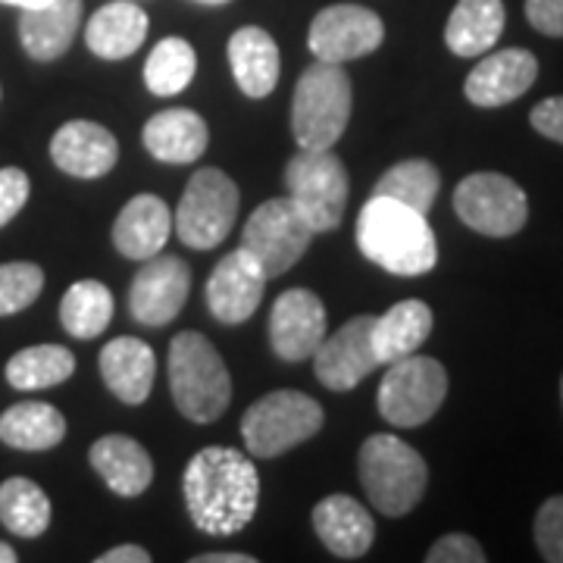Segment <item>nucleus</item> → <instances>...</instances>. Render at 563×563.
<instances>
[{
  "mask_svg": "<svg viewBox=\"0 0 563 563\" xmlns=\"http://www.w3.org/2000/svg\"><path fill=\"white\" fill-rule=\"evenodd\" d=\"M442 188V176L435 169V163L429 161H401L391 169H385L383 179L376 181L373 195L379 198H391V201L404 203L417 213H429L435 207Z\"/></svg>",
  "mask_w": 563,
  "mask_h": 563,
  "instance_id": "72a5a7b5",
  "label": "nucleus"
},
{
  "mask_svg": "<svg viewBox=\"0 0 563 563\" xmlns=\"http://www.w3.org/2000/svg\"><path fill=\"white\" fill-rule=\"evenodd\" d=\"M322 422H325V413L317 398L295 388H279V391L263 395L261 401H254L244 410V448L254 457L269 461L313 439L322 429Z\"/></svg>",
  "mask_w": 563,
  "mask_h": 563,
  "instance_id": "423d86ee",
  "label": "nucleus"
},
{
  "mask_svg": "<svg viewBox=\"0 0 563 563\" xmlns=\"http://www.w3.org/2000/svg\"><path fill=\"white\" fill-rule=\"evenodd\" d=\"M141 141L154 161L181 166V163H195L207 151L210 129L201 113L188 107H169L147 120Z\"/></svg>",
  "mask_w": 563,
  "mask_h": 563,
  "instance_id": "b1692460",
  "label": "nucleus"
},
{
  "mask_svg": "<svg viewBox=\"0 0 563 563\" xmlns=\"http://www.w3.org/2000/svg\"><path fill=\"white\" fill-rule=\"evenodd\" d=\"M561 398H563V379H561Z\"/></svg>",
  "mask_w": 563,
  "mask_h": 563,
  "instance_id": "49530a36",
  "label": "nucleus"
},
{
  "mask_svg": "<svg viewBox=\"0 0 563 563\" xmlns=\"http://www.w3.org/2000/svg\"><path fill=\"white\" fill-rule=\"evenodd\" d=\"M7 7H20V10H32V7H44L47 0H0Z\"/></svg>",
  "mask_w": 563,
  "mask_h": 563,
  "instance_id": "37998d69",
  "label": "nucleus"
},
{
  "mask_svg": "<svg viewBox=\"0 0 563 563\" xmlns=\"http://www.w3.org/2000/svg\"><path fill=\"white\" fill-rule=\"evenodd\" d=\"M54 507L47 492L25 476H10L0 483V523L20 539H38L47 532Z\"/></svg>",
  "mask_w": 563,
  "mask_h": 563,
  "instance_id": "7c9ffc66",
  "label": "nucleus"
},
{
  "mask_svg": "<svg viewBox=\"0 0 563 563\" xmlns=\"http://www.w3.org/2000/svg\"><path fill=\"white\" fill-rule=\"evenodd\" d=\"M373 322L376 317L361 313L347 320L332 335H325L313 351V373L329 391H351L376 369L383 366L373 351Z\"/></svg>",
  "mask_w": 563,
  "mask_h": 563,
  "instance_id": "ddd939ff",
  "label": "nucleus"
},
{
  "mask_svg": "<svg viewBox=\"0 0 563 563\" xmlns=\"http://www.w3.org/2000/svg\"><path fill=\"white\" fill-rule=\"evenodd\" d=\"M354 88L342 63H322L303 69L291 98V135L298 147L329 151L335 147L351 122Z\"/></svg>",
  "mask_w": 563,
  "mask_h": 563,
  "instance_id": "39448f33",
  "label": "nucleus"
},
{
  "mask_svg": "<svg viewBox=\"0 0 563 563\" xmlns=\"http://www.w3.org/2000/svg\"><path fill=\"white\" fill-rule=\"evenodd\" d=\"M310 242L313 229L288 195L263 201L242 229V247L257 261L266 279L288 273L307 254Z\"/></svg>",
  "mask_w": 563,
  "mask_h": 563,
  "instance_id": "9d476101",
  "label": "nucleus"
},
{
  "mask_svg": "<svg viewBox=\"0 0 563 563\" xmlns=\"http://www.w3.org/2000/svg\"><path fill=\"white\" fill-rule=\"evenodd\" d=\"M51 161L73 179H101L120 161V141L101 122L69 120L51 139Z\"/></svg>",
  "mask_w": 563,
  "mask_h": 563,
  "instance_id": "a211bd4d",
  "label": "nucleus"
},
{
  "mask_svg": "<svg viewBox=\"0 0 563 563\" xmlns=\"http://www.w3.org/2000/svg\"><path fill=\"white\" fill-rule=\"evenodd\" d=\"M169 391L185 420L213 422L232 401V376L220 351L201 332H179L169 342Z\"/></svg>",
  "mask_w": 563,
  "mask_h": 563,
  "instance_id": "7ed1b4c3",
  "label": "nucleus"
},
{
  "mask_svg": "<svg viewBox=\"0 0 563 563\" xmlns=\"http://www.w3.org/2000/svg\"><path fill=\"white\" fill-rule=\"evenodd\" d=\"M44 291V269L38 263H0V317L22 313L38 301Z\"/></svg>",
  "mask_w": 563,
  "mask_h": 563,
  "instance_id": "f704fd0d",
  "label": "nucleus"
},
{
  "mask_svg": "<svg viewBox=\"0 0 563 563\" xmlns=\"http://www.w3.org/2000/svg\"><path fill=\"white\" fill-rule=\"evenodd\" d=\"M313 529L325 551H332L342 561L363 558L376 539V523L369 510L351 495H325L313 507Z\"/></svg>",
  "mask_w": 563,
  "mask_h": 563,
  "instance_id": "aec40b11",
  "label": "nucleus"
},
{
  "mask_svg": "<svg viewBox=\"0 0 563 563\" xmlns=\"http://www.w3.org/2000/svg\"><path fill=\"white\" fill-rule=\"evenodd\" d=\"M76 373V354L63 344H32L16 351L7 366L3 376L16 391H44L63 385Z\"/></svg>",
  "mask_w": 563,
  "mask_h": 563,
  "instance_id": "c756f323",
  "label": "nucleus"
},
{
  "mask_svg": "<svg viewBox=\"0 0 563 563\" xmlns=\"http://www.w3.org/2000/svg\"><path fill=\"white\" fill-rule=\"evenodd\" d=\"M195 3H207V7H220V3H229V0H195Z\"/></svg>",
  "mask_w": 563,
  "mask_h": 563,
  "instance_id": "a18cd8bd",
  "label": "nucleus"
},
{
  "mask_svg": "<svg viewBox=\"0 0 563 563\" xmlns=\"http://www.w3.org/2000/svg\"><path fill=\"white\" fill-rule=\"evenodd\" d=\"M88 461L103 485L120 498H139L154 483V461L144 451V444L135 442L132 435H103L91 444Z\"/></svg>",
  "mask_w": 563,
  "mask_h": 563,
  "instance_id": "4be33fe9",
  "label": "nucleus"
},
{
  "mask_svg": "<svg viewBox=\"0 0 563 563\" xmlns=\"http://www.w3.org/2000/svg\"><path fill=\"white\" fill-rule=\"evenodd\" d=\"M529 122H532V129H536L539 135L563 144V95H558V98H544V101L536 103L532 113H529Z\"/></svg>",
  "mask_w": 563,
  "mask_h": 563,
  "instance_id": "ea45409f",
  "label": "nucleus"
},
{
  "mask_svg": "<svg viewBox=\"0 0 563 563\" xmlns=\"http://www.w3.org/2000/svg\"><path fill=\"white\" fill-rule=\"evenodd\" d=\"M29 195H32L29 176L22 173L20 166H3L0 169V229L20 217Z\"/></svg>",
  "mask_w": 563,
  "mask_h": 563,
  "instance_id": "4c0bfd02",
  "label": "nucleus"
},
{
  "mask_svg": "<svg viewBox=\"0 0 563 563\" xmlns=\"http://www.w3.org/2000/svg\"><path fill=\"white\" fill-rule=\"evenodd\" d=\"M454 213L463 225L488 239L517 235L529 220L526 191L501 173H470L454 188Z\"/></svg>",
  "mask_w": 563,
  "mask_h": 563,
  "instance_id": "9b49d317",
  "label": "nucleus"
},
{
  "mask_svg": "<svg viewBox=\"0 0 563 563\" xmlns=\"http://www.w3.org/2000/svg\"><path fill=\"white\" fill-rule=\"evenodd\" d=\"M113 320V291L98 279H81L66 288L60 301L63 329L79 339H98Z\"/></svg>",
  "mask_w": 563,
  "mask_h": 563,
  "instance_id": "2f4dec72",
  "label": "nucleus"
},
{
  "mask_svg": "<svg viewBox=\"0 0 563 563\" xmlns=\"http://www.w3.org/2000/svg\"><path fill=\"white\" fill-rule=\"evenodd\" d=\"M325 325H329L325 303L317 291H310V288L282 291L279 301L273 303V313H269V342H273L276 357L288 363L313 357V351L329 335Z\"/></svg>",
  "mask_w": 563,
  "mask_h": 563,
  "instance_id": "2eb2a0df",
  "label": "nucleus"
},
{
  "mask_svg": "<svg viewBox=\"0 0 563 563\" xmlns=\"http://www.w3.org/2000/svg\"><path fill=\"white\" fill-rule=\"evenodd\" d=\"M354 242L366 261L391 276H426L439 263V242L426 213L379 195L363 203Z\"/></svg>",
  "mask_w": 563,
  "mask_h": 563,
  "instance_id": "f03ea898",
  "label": "nucleus"
},
{
  "mask_svg": "<svg viewBox=\"0 0 563 563\" xmlns=\"http://www.w3.org/2000/svg\"><path fill=\"white\" fill-rule=\"evenodd\" d=\"M448 398V369L435 357L410 354L388 363L379 385V413L383 420L401 429H420Z\"/></svg>",
  "mask_w": 563,
  "mask_h": 563,
  "instance_id": "1a4fd4ad",
  "label": "nucleus"
},
{
  "mask_svg": "<svg viewBox=\"0 0 563 563\" xmlns=\"http://www.w3.org/2000/svg\"><path fill=\"white\" fill-rule=\"evenodd\" d=\"M363 492L385 517H407L426 495L429 466L422 454L398 435H369L357 457Z\"/></svg>",
  "mask_w": 563,
  "mask_h": 563,
  "instance_id": "20e7f679",
  "label": "nucleus"
},
{
  "mask_svg": "<svg viewBox=\"0 0 563 563\" xmlns=\"http://www.w3.org/2000/svg\"><path fill=\"white\" fill-rule=\"evenodd\" d=\"M263 288H266V273L244 247H239V251L225 254L217 263V269L210 273L207 307L225 325H242L257 313Z\"/></svg>",
  "mask_w": 563,
  "mask_h": 563,
  "instance_id": "dca6fc26",
  "label": "nucleus"
},
{
  "mask_svg": "<svg viewBox=\"0 0 563 563\" xmlns=\"http://www.w3.org/2000/svg\"><path fill=\"white\" fill-rule=\"evenodd\" d=\"M229 66L232 76L239 81L242 95L261 101L269 98L273 88L279 85V44L276 38L261 29V25H242L232 38H229Z\"/></svg>",
  "mask_w": 563,
  "mask_h": 563,
  "instance_id": "393cba45",
  "label": "nucleus"
},
{
  "mask_svg": "<svg viewBox=\"0 0 563 563\" xmlns=\"http://www.w3.org/2000/svg\"><path fill=\"white\" fill-rule=\"evenodd\" d=\"M191 291V266L173 254H157L144 261L129 288V313L147 325L161 329L181 313Z\"/></svg>",
  "mask_w": 563,
  "mask_h": 563,
  "instance_id": "4468645a",
  "label": "nucleus"
},
{
  "mask_svg": "<svg viewBox=\"0 0 563 563\" xmlns=\"http://www.w3.org/2000/svg\"><path fill=\"white\" fill-rule=\"evenodd\" d=\"M185 507L191 523L207 536H235L257 517L261 476L254 461L225 444L201 448L181 476Z\"/></svg>",
  "mask_w": 563,
  "mask_h": 563,
  "instance_id": "f257e3e1",
  "label": "nucleus"
},
{
  "mask_svg": "<svg viewBox=\"0 0 563 563\" xmlns=\"http://www.w3.org/2000/svg\"><path fill=\"white\" fill-rule=\"evenodd\" d=\"M504 0H457L444 25V44L457 57H483L504 32Z\"/></svg>",
  "mask_w": 563,
  "mask_h": 563,
  "instance_id": "cd10ccee",
  "label": "nucleus"
},
{
  "mask_svg": "<svg viewBox=\"0 0 563 563\" xmlns=\"http://www.w3.org/2000/svg\"><path fill=\"white\" fill-rule=\"evenodd\" d=\"M173 232V213L157 195H135L113 222V247L129 261L157 257Z\"/></svg>",
  "mask_w": 563,
  "mask_h": 563,
  "instance_id": "412c9836",
  "label": "nucleus"
},
{
  "mask_svg": "<svg viewBox=\"0 0 563 563\" xmlns=\"http://www.w3.org/2000/svg\"><path fill=\"white\" fill-rule=\"evenodd\" d=\"M81 25V0H47L44 7L22 10V51L38 63L60 60L73 47Z\"/></svg>",
  "mask_w": 563,
  "mask_h": 563,
  "instance_id": "5701e85b",
  "label": "nucleus"
},
{
  "mask_svg": "<svg viewBox=\"0 0 563 563\" xmlns=\"http://www.w3.org/2000/svg\"><path fill=\"white\" fill-rule=\"evenodd\" d=\"M198 73V54L191 41L185 38H163L157 47L147 54L144 63V85L157 98H176L181 95Z\"/></svg>",
  "mask_w": 563,
  "mask_h": 563,
  "instance_id": "473e14b6",
  "label": "nucleus"
},
{
  "mask_svg": "<svg viewBox=\"0 0 563 563\" xmlns=\"http://www.w3.org/2000/svg\"><path fill=\"white\" fill-rule=\"evenodd\" d=\"M98 366H101L103 385L110 388L113 398H120L129 407L147 401L157 376V357L151 344L135 335H120L103 344Z\"/></svg>",
  "mask_w": 563,
  "mask_h": 563,
  "instance_id": "6ab92c4d",
  "label": "nucleus"
},
{
  "mask_svg": "<svg viewBox=\"0 0 563 563\" xmlns=\"http://www.w3.org/2000/svg\"><path fill=\"white\" fill-rule=\"evenodd\" d=\"M239 220V185L217 166L198 169L181 195L176 210V232L181 244L195 251H210L225 242Z\"/></svg>",
  "mask_w": 563,
  "mask_h": 563,
  "instance_id": "6e6552de",
  "label": "nucleus"
},
{
  "mask_svg": "<svg viewBox=\"0 0 563 563\" xmlns=\"http://www.w3.org/2000/svg\"><path fill=\"white\" fill-rule=\"evenodd\" d=\"M526 20L548 38H563V0H526Z\"/></svg>",
  "mask_w": 563,
  "mask_h": 563,
  "instance_id": "58836bf2",
  "label": "nucleus"
},
{
  "mask_svg": "<svg viewBox=\"0 0 563 563\" xmlns=\"http://www.w3.org/2000/svg\"><path fill=\"white\" fill-rule=\"evenodd\" d=\"M435 325L432 307L420 298H407L398 301L388 313L376 317L373 322V351L379 363H395L401 357H410L422 347Z\"/></svg>",
  "mask_w": 563,
  "mask_h": 563,
  "instance_id": "bb28decb",
  "label": "nucleus"
},
{
  "mask_svg": "<svg viewBox=\"0 0 563 563\" xmlns=\"http://www.w3.org/2000/svg\"><path fill=\"white\" fill-rule=\"evenodd\" d=\"M16 561H20V554H16V551H13L7 542H0V563H16Z\"/></svg>",
  "mask_w": 563,
  "mask_h": 563,
  "instance_id": "c03bdc74",
  "label": "nucleus"
},
{
  "mask_svg": "<svg viewBox=\"0 0 563 563\" xmlns=\"http://www.w3.org/2000/svg\"><path fill=\"white\" fill-rule=\"evenodd\" d=\"M191 563H257L254 554H198Z\"/></svg>",
  "mask_w": 563,
  "mask_h": 563,
  "instance_id": "79ce46f5",
  "label": "nucleus"
},
{
  "mask_svg": "<svg viewBox=\"0 0 563 563\" xmlns=\"http://www.w3.org/2000/svg\"><path fill=\"white\" fill-rule=\"evenodd\" d=\"M385 41V22L379 13L357 7V3H332L320 10L310 32L307 47L322 63H347L369 57Z\"/></svg>",
  "mask_w": 563,
  "mask_h": 563,
  "instance_id": "f8f14e48",
  "label": "nucleus"
},
{
  "mask_svg": "<svg viewBox=\"0 0 563 563\" xmlns=\"http://www.w3.org/2000/svg\"><path fill=\"white\" fill-rule=\"evenodd\" d=\"M98 563H151V554L141 544H117V548L103 551Z\"/></svg>",
  "mask_w": 563,
  "mask_h": 563,
  "instance_id": "a19ab883",
  "label": "nucleus"
},
{
  "mask_svg": "<svg viewBox=\"0 0 563 563\" xmlns=\"http://www.w3.org/2000/svg\"><path fill=\"white\" fill-rule=\"evenodd\" d=\"M285 188L291 203L301 210L307 225L317 232H335L344 220L351 179L344 163L329 151H307L301 147L285 166Z\"/></svg>",
  "mask_w": 563,
  "mask_h": 563,
  "instance_id": "0eeeda50",
  "label": "nucleus"
},
{
  "mask_svg": "<svg viewBox=\"0 0 563 563\" xmlns=\"http://www.w3.org/2000/svg\"><path fill=\"white\" fill-rule=\"evenodd\" d=\"M539 79V60L526 47H504L473 66L463 81L466 101L476 107H504L523 98Z\"/></svg>",
  "mask_w": 563,
  "mask_h": 563,
  "instance_id": "f3484780",
  "label": "nucleus"
},
{
  "mask_svg": "<svg viewBox=\"0 0 563 563\" xmlns=\"http://www.w3.org/2000/svg\"><path fill=\"white\" fill-rule=\"evenodd\" d=\"M147 13L132 0H113L85 25V44L101 60H125L147 38Z\"/></svg>",
  "mask_w": 563,
  "mask_h": 563,
  "instance_id": "a878e982",
  "label": "nucleus"
},
{
  "mask_svg": "<svg viewBox=\"0 0 563 563\" xmlns=\"http://www.w3.org/2000/svg\"><path fill=\"white\" fill-rule=\"evenodd\" d=\"M536 548L548 563H563V495H554L539 507Z\"/></svg>",
  "mask_w": 563,
  "mask_h": 563,
  "instance_id": "c9c22d12",
  "label": "nucleus"
},
{
  "mask_svg": "<svg viewBox=\"0 0 563 563\" xmlns=\"http://www.w3.org/2000/svg\"><path fill=\"white\" fill-rule=\"evenodd\" d=\"M426 563H485V551L473 536L448 532L426 551Z\"/></svg>",
  "mask_w": 563,
  "mask_h": 563,
  "instance_id": "e433bc0d",
  "label": "nucleus"
},
{
  "mask_svg": "<svg viewBox=\"0 0 563 563\" xmlns=\"http://www.w3.org/2000/svg\"><path fill=\"white\" fill-rule=\"evenodd\" d=\"M66 439V417L54 404L22 401L0 413V442L13 451H51Z\"/></svg>",
  "mask_w": 563,
  "mask_h": 563,
  "instance_id": "c85d7f7f",
  "label": "nucleus"
}]
</instances>
